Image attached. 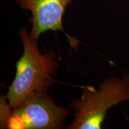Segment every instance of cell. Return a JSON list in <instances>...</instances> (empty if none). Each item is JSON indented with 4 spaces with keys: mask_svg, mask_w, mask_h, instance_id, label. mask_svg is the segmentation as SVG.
I'll return each mask as SVG.
<instances>
[{
    "mask_svg": "<svg viewBox=\"0 0 129 129\" xmlns=\"http://www.w3.org/2000/svg\"><path fill=\"white\" fill-rule=\"evenodd\" d=\"M19 34L24 51L16 63L15 77L6 96L12 109L30 93L48 91L53 81L52 76L58 67L52 50L42 54L38 50L37 40L30 38L26 29H22Z\"/></svg>",
    "mask_w": 129,
    "mask_h": 129,
    "instance_id": "1",
    "label": "cell"
},
{
    "mask_svg": "<svg viewBox=\"0 0 129 129\" xmlns=\"http://www.w3.org/2000/svg\"><path fill=\"white\" fill-rule=\"evenodd\" d=\"M129 100V74L121 78L112 77L105 80L97 90L83 87L80 99L71 104L75 109L69 129H100L107 111L112 106Z\"/></svg>",
    "mask_w": 129,
    "mask_h": 129,
    "instance_id": "2",
    "label": "cell"
},
{
    "mask_svg": "<svg viewBox=\"0 0 129 129\" xmlns=\"http://www.w3.org/2000/svg\"><path fill=\"white\" fill-rule=\"evenodd\" d=\"M69 115L68 109L56 104L47 91L30 93L12 109L6 128L57 129Z\"/></svg>",
    "mask_w": 129,
    "mask_h": 129,
    "instance_id": "3",
    "label": "cell"
},
{
    "mask_svg": "<svg viewBox=\"0 0 129 129\" xmlns=\"http://www.w3.org/2000/svg\"><path fill=\"white\" fill-rule=\"evenodd\" d=\"M73 0H16L24 10L31 12L29 22L32 26L29 35L37 40L42 34L48 30H60L67 35L71 46L77 50L79 41L64 31L62 18L66 8Z\"/></svg>",
    "mask_w": 129,
    "mask_h": 129,
    "instance_id": "4",
    "label": "cell"
}]
</instances>
